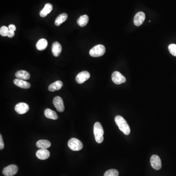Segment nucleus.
Returning <instances> with one entry per match:
<instances>
[{"label":"nucleus","mask_w":176,"mask_h":176,"mask_svg":"<svg viewBox=\"0 0 176 176\" xmlns=\"http://www.w3.org/2000/svg\"><path fill=\"white\" fill-rule=\"evenodd\" d=\"M13 82L16 86L23 89H29L31 86V85L28 82H27L25 80L19 79L17 78L14 80Z\"/></svg>","instance_id":"obj_15"},{"label":"nucleus","mask_w":176,"mask_h":176,"mask_svg":"<svg viewBox=\"0 0 176 176\" xmlns=\"http://www.w3.org/2000/svg\"><path fill=\"white\" fill-rule=\"evenodd\" d=\"M9 31V27L6 26H3L0 29V34L3 36H7V32Z\"/></svg>","instance_id":"obj_25"},{"label":"nucleus","mask_w":176,"mask_h":176,"mask_svg":"<svg viewBox=\"0 0 176 176\" xmlns=\"http://www.w3.org/2000/svg\"><path fill=\"white\" fill-rule=\"evenodd\" d=\"M63 85V84L62 81L59 80L56 81L55 82L53 83L49 86L48 88V90L50 92H54L56 90H59L62 87Z\"/></svg>","instance_id":"obj_17"},{"label":"nucleus","mask_w":176,"mask_h":176,"mask_svg":"<svg viewBox=\"0 0 176 176\" xmlns=\"http://www.w3.org/2000/svg\"><path fill=\"white\" fill-rule=\"evenodd\" d=\"M68 146L71 150L74 151L81 150L83 145L81 141L76 138H72L68 141Z\"/></svg>","instance_id":"obj_4"},{"label":"nucleus","mask_w":176,"mask_h":176,"mask_svg":"<svg viewBox=\"0 0 176 176\" xmlns=\"http://www.w3.org/2000/svg\"><path fill=\"white\" fill-rule=\"evenodd\" d=\"M145 19V13L139 12L136 13L133 18V23L136 26H140L143 24Z\"/></svg>","instance_id":"obj_11"},{"label":"nucleus","mask_w":176,"mask_h":176,"mask_svg":"<svg viewBox=\"0 0 176 176\" xmlns=\"http://www.w3.org/2000/svg\"><path fill=\"white\" fill-rule=\"evenodd\" d=\"M36 146L37 147L39 148L40 149H46L48 148L51 146L50 142L47 140H39L36 143Z\"/></svg>","instance_id":"obj_19"},{"label":"nucleus","mask_w":176,"mask_h":176,"mask_svg":"<svg viewBox=\"0 0 176 176\" xmlns=\"http://www.w3.org/2000/svg\"><path fill=\"white\" fill-rule=\"evenodd\" d=\"M106 51L105 47L102 45H98L92 48L89 51V55L94 57H98L103 56Z\"/></svg>","instance_id":"obj_3"},{"label":"nucleus","mask_w":176,"mask_h":176,"mask_svg":"<svg viewBox=\"0 0 176 176\" xmlns=\"http://www.w3.org/2000/svg\"><path fill=\"white\" fill-rule=\"evenodd\" d=\"M15 76L17 79L23 80H27L29 79L30 77V73L26 71L20 70L17 71L15 74Z\"/></svg>","instance_id":"obj_14"},{"label":"nucleus","mask_w":176,"mask_h":176,"mask_svg":"<svg viewBox=\"0 0 176 176\" xmlns=\"http://www.w3.org/2000/svg\"><path fill=\"white\" fill-rule=\"evenodd\" d=\"M94 133L95 139L98 144H101L104 140V130L101 123L99 122L95 123L94 126Z\"/></svg>","instance_id":"obj_2"},{"label":"nucleus","mask_w":176,"mask_h":176,"mask_svg":"<svg viewBox=\"0 0 176 176\" xmlns=\"http://www.w3.org/2000/svg\"><path fill=\"white\" fill-rule=\"evenodd\" d=\"M150 163L152 167L157 170H159L162 168V162L159 157L154 155L151 157Z\"/></svg>","instance_id":"obj_7"},{"label":"nucleus","mask_w":176,"mask_h":176,"mask_svg":"<svg viewBox=\"0 0 176 176\" xmlns=\"http://www.w3.org/2000/svg\"><path fill=\"white\" fill-rule=\"evenodd\" d=\"M115 122L121 132H123L125 135H129L131 132L130 128L126 121L123 117L120 115H117L115 118Z\"/></svg>","instance_id":"obj_1"},{"label":"nucleus","mask_w":176,"mask_h":176,"mask_svg":"<svg viewBox=\"0 0 176 176\" xmlns=\"http://www.w3.org/2000/svg\"><path fill=\"white\" fill-rule=\"evenodd\" d=\"M15 110L20 115L26 114L29 110V106L26 103H19L16 105Z\"/></svg>","instance_id":"obj_9"},{"label":"nucleus","mask_w":176,"mask_h":176,"mask_svg":"<svg viewBox=\"0 0 176 176\" xmlns=\"http://www.w3.org/2000/svg\"><path fill=\"white\" fill-rule=\"evenodd\" d=\"M48 41L45 39H41L36 44V48L39 50H43L47 48Z\"/></svg>","instance_id":"obj_22"},{"label":"nucleus","mask_w":176,"mask_h":176,"mask_svg":"<svg viewBox=\"0 0 176 176\" xmlns=\"http://www.w3.org/2000/svg\"><path fill=\"white\" fill-rule=\"evenodd\" d=\"M68 17V16L67 13H62L59 15L56 19L55 25L56 26H59L60 25L62 24L67 20Z\"/></svg>","instance_id":"obj_21"},{"label":"nucleus","mask_w":176,"mask_h":176,"mask_svg":"<svg viewBox=\"0 0 176 176\" xmlns=\"http://www.w3.org/2000/svg\"><path fill=\"white\" fill-rule=\"evenodd\" d=\"M119 172L116 169H110L105 172L104 176H118Z\"/></svg>","instance_id":"obj_23"},{"label":"nucleus","mask_w":176,"mask_h":176,"mask_svg":"<svg viewBox=\"0 0 176 176\" xmlns=\"http://www.w3.org/2000/svg\"><path fill=\"white\" fill-rule=\"evenodd\" d=\"M53 103L54 106L59 112H63L65 110L64 102L61 97H56L53 100Z\"/></svg>","instance_id":"obj_10"},{"label":"nucleus","mask_w":176,"mask_h":176,"mask_svg":"<svg viewBox=\"0 0 176 176\" xmlns=\"http://www.w3.org/2000/svg\"><path fill=\"white\" fill-rule=\"evenodd\" d=\"M14 31L9 30V31L7 32V37H9V38H12V37H13L14 36Z\"/></svg>","instance_id":"obj_27"},{"label":"nucleus","mask_w":176,"mask_h":176,"mask_svg":"<svg viewBox=\"0 0 176 176\" xmlns=\"http://www.w3.org/2000/svg\"><path fill=\"white\" fill-rule=\"evenodd\" d=\"M44 113H45V117L48 118L53 119V120H56L58 119V115L56 113V112L51 110L50 109H45L44 112Z\"/></svg>","instance_id":"obj_18"},{"label":"nucleus","mask_w":176,"mask_h":176,"mask_svg":"<svg viewBox=\"0 0 176 176\" xmlns=\"http://www.w3.org/2000/svg\"><path fill=\"white\" fill-rule=\"evenodd\" d=\"M51 50H52L53 55L54 56L56 57L59 56L62 51V46L61 44L58 42H54L52 45Z\"/></svg>","instance_id":"obj_13"},{"label":"nucleus","mask_w":176,"mask_h":176,"mask_svg":"<svg viewBox=\"0 0 176 176\" xmlns=\"http://www.w3.org/2000/svg\"><path fill=\"white\" fill-rule=\"evenodd\" d=\"M18 168L16 165L12 164L4 168L3 173L5 176H13L17 173Z\"/></svg>","instance_id":"obj_6"},{"label":"nucleus","mask_w":176,"mask_h":176,"mask_svg":"<svg viewBox=\"0 0 176 176\" xmlns=\"http://www.w3.org/2000/svg\"><path fill=\"white\" fill-rule=\"evenodd\" d=\"M53 6L51 4L48 3L44 6V9L40 12V15L41 17H45L53 10Z\"/></svg>","instance_id":"obj_16"},{"label":"nucleus","mask_w":176,"mask_h":176,"mask_svg":"<svg viewBox=\"0 0 176 176\" xmlns=\"http://www.w3.org/2000/svg\"><path fill=\"white\" fill-rule=\"evenodd\" d=\"M89 18L88 16L87 15H84L81 16L78 19L77 23L80 27H84L87 25L89 22Z\"/></svg>","instance_id":"obj_20"},{"label":"nucleus","mask_w":176,"mask_h":176,"mask_svg":"<svg viewBox=\"0 0 176 176\" xmlns=\"http://www.w3.org/2000/svg\"><path fill=\"white\" fill-rule=\"evenodd\" d=\"M90 77V74L87 71H83L77 74L75 80L78 84H82Z\"/></svg>","instance_id":"obj_8"},{"label":"nucleus","mask_w":176,"mask_h":176,"mask_svg":"<svg viewBox=\"0 0 176 176\" xmlns=\"http://www.w3.org/2000/svg\"><path fill=\"white\" fill-rule=\"evenodd\" d=\"M9 30H12V31H15L16 29V27L15 25H9Z\"/></svg>","instance_id":"obj_28"},{"label":"nucleus","mask_w":176,"mask_h":176,"mask_svg":"<svg viewBox=\"0 0 176 176\" xmlns=\"http://www.w3.org/2000/svg\"><path fill=\"white\" fill-rule=\"evenodd\" d=\"M112 79L115 84L117 85L125 83L126 81V78L122 75V74L119 73V71H115L113 73L112 75Z\"/></svg>","instance_id":"obj_5"},{"label":"nucleus","mask_w":176,"mask_h":176,"mask_svg":"<svg viewBox=\"0 0 176 176\" xmlns=\"http://www.w3.org/2000/svg\"><path fill=\"white\" fill-rule=\"evenodd\" d=\"M4 143L3 141V138L1 135H0V149L1 150H3L4 148Z\"/></svg>","instance_id":"obj_26"},{"label":"nucleus","mask_w":176,"mask_h":176,"mask_svg":"<svg viewBox=\"0 0 176 176\" xmlns=\"http://www.w3.org/2000/svg\"><path fill=\"white\" fill-rule=\"evenodd\" d=\"M36 155L39 159L45 160L49 158L50 156V153L46 149H40L37 151Z\"/></svg>","instance_id":"obj_12"},{"label":"nucleus","mask_w":176,"mask_h":176,"mask_svg":"<svg viewBox=\"0 0 176 176\" xmlns=\"http://www.w3.org/2000/svg\"><path fill=\"white\" fill-rule=\"evenodd\" d=\"M168 50L171 54L173 56H176V44H171L168 46Z\"/></svg>","instance_id":"obj_24"}]
</instances>
